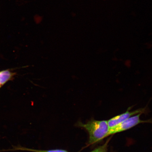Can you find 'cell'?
<instances>
[{
    "instance_id": "cell-6",
    "label": "cell",
    "mask_w": 152,
    "mask_h": 152,
    "mask_svg": "<svg viewBox=\"0 0 152 152\" xmlns=\"http://www.w3.org/2000/svg\"><path fill=\"white\" fill-rule=\"evenodd\" d=\"M109 140H107L104 145L100 146L90 152H108V144Z\"/></svg>"
},
{
    "instance_id": "cell-5",
    "label": "cell",
    "mask_w": 152,
    "mask_h": 152,
    "mask_svg": "<svg viewBox=\"0 0 152 152\" xmlns=\"http://www.w3.org/2000/svg\"><path fill=\"white\" fill-rule=\"evenodd\" d=\"M14 75L9 70L0 72V88L12 78Z\"/></svg>"
},
{
    "instance_id": "cell-2",
    "label": "cell",
    "mask_w": 152,
    "mask_h": 152,
    "mask_svg": "<svg viewBox=\"0 0 152 152\" xmlns=\"http://www.w3.org/2000/svg\"><path fill=\"white\" fill-rule=\"evenodd\" d=\"M142 114L140 113L133 116L123 122L119 124L116 126L110 129V135L129 130L140 123H152V121L150 120L148 121L141 120L140 119V116Z\"/></svg>"
},
{
    "instance_id": "cell-3",
    "label": "cell",
    "mask_w": 152,
    "mask_h": 152,
    "mask_svg": "<svg viewBox=\"0 0 152 152\" xmlns=\"http://www.w3.org/2000/svg\"><path fill=\"white\" fill-rule=\"evenodd\" d=\"M132 107H129L126 111L121 115L116 116L107 121L108 124L110 129L113 128L119 124L126 120L131 117L139 113H142L145 111L146 108H142L133 111H130Z\"/></svg>"
},
{
    "instance_id": "cell-4",
    "label": "cell",
    "mask_w": 152,
    "mask_h": 152,
    "mask_svg": "<svg viewBox=\"0 0 152 152\" xmlns=\"http://www.w3.org/2000/svg\"><path fill=\"white\" fill-rule=\"evenodd\" d=\"M25 151L33 152H69L66 150L62 149H55L50 150H41L30 149L27 148L22 147L20 145L14 146L12 149L3 150V151Z\"/></svg>"
},
{
    "instance_id": "cell-1",
    "label": "cell",
    "mask_w": 152,
    "mask_h": 152,
    "mask_svg": "<svg viewBox=\"0 0 152 152\" xmlns=\"http://www.w3.org/2000/svg\"><path fill=\"white\" fill-rule=\"evenodd\" d=\"M79 125L88 132L90 144L101 141L110 135V129L107 121L92 120L86 124L80 123Z\"/></svg>"
}]
</instances>
